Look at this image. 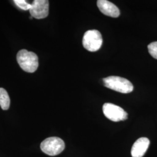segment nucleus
Listing matches in <instances>:
<instances>
[{"instance_id":"nucleus-9","label":"nucleus","mask_w":157,"mask_h":157,"mask_svg":"<svg viewBox=\"0 0 157 157\" xmlns=\"http://www.w3.org/2000/svg\"><path fill=\"white\" fill-rule=\"evenodd\" d=\"M0 106L3 110L8 109L10 106V98L3 88H0Z\"/></svg>"},{"instance_id":"nucleus-1","label":"nucleus","mask_w":157,"mask_h":157,"mask_svg":"<svg viewBox=\"0 0 157 157\" xmlns=\"http://www.w3.org/2000/svg\"><path fill=\"white\" fill-rule=\"evenodd\" d=\"M17 59L20 67L26 72L33 73L39 67L37 56L26 50L19 51L17 54Z\"/></svg>"},{"instance_id":"nucleus-2","label":"nucleus","mask_w":157,"mask_h":157,"mask_svg":"<svg viewBox=\"0 0 157 157\" xmlns=\"http://www.w3.org/2000/svg\"><path fill=\"white\" fill-rule=\"evenodd\" d=\"M104 86L112 90L122 93H129L133 90L132 83L126 78L111 76L103 79Z\"/></svg>"},{"instance_id":"nucleus-7","label":"nucleus","mask_w":157,"mask_h":157,"mask_svg":"<svg viewBox=\"0 0 157 157\" xmlns=\"http://www.w3.org/2000/svg\"><path fill=\"white\" fill-rule=\"evenodd\" d=\"M100 11L104 15L112 17H118L120 11L118 7L112 2L107 0H98L97 2Z\"/></svg>"},{"instance_id":"nucleus-3","label":"nucleus","mask_w":157,"mask_h":157,"mask_svg":"<svg viewBox=\"0 0 157 157\" xmlns=\"http://www.w3.org/2000/svg\"><path fill=\"white\" fill-rule=\"evenodd\" d=\"M65 144L63 140L57 137H51L41 142V151L50 156H55L61 154L65 149Z\"/></svg>"},{"instance_id":"nucleus-11","label":"nucleus","mask_w":157,"mask_h":157,"mask_svg":"<svg viewBox=\"0 0 157 157\" xmlns=\"http://www.w3.org/2000/svg\"><path fill=\"white\" fill-rule=\"evenodd\" d=\"M148 50L150 54L154 58L157 59V41L153 42L148 44Z\"/></svg>"},{"instance_id":"nucleus-8","label":"nucleus","mask_w":157,"mask_h":157,"mask_svg":"<svg viewBox=\"0 0 157 157\" xmlns=\"http://www.w3.org/2000/svg\"><path fill=\"white\" fill-rule=\"evenodd\" d=\"M150 140L147 137H141L135 141L131 150L132 157H143L150 146Z\"/></svg>"},{"instance_id":"nucleus-10","label":"nucleus","mask_w":157,"mask_h":157,"mask_svg":"<svg viewBox=\"0 0 157 157\" xmlns=\"http://www.w3.org/2000/svg\"><path fill=\"white\" fill-rule=\"evenodd\" d=\"M14 2L19 8L25 11L30 10L32 7V4L28 3L25 0H15Z\"/></svg>"},{"instance_id":"nucleus-4","label":"nucleus","mask_w":157,"mask_h":157,"mask_svg":"<svg viewBox=\"0 0 157 157\" xmlns=\"http://www.w3.org/2000/svg\"><path fill=\"white\" fill-rule=\"evenodd\" d=\"M101 33L97 30H89L84 33L83 37V45L84 48L90 52L99 50L102 44Z\"/></svg>"},{"instance_id":"nucleus-5","label":"nucleus","mask_w":157,"mask_h":157,"mask_svg":"<svg viewBox=\"0 0 157 157\" xmlns=\"http://www.w3.org/2000/svg\"><path fill=\"white\" fill-rule=\"evenodd\" d=\"M102 111L104 115L113 122L124 121L128 118V113L123 108L111 103L104 104Z\"/></svg>"},{"instance_id":"nucleus-6","label":"nucleus","mask_w":157,"mask_h":157,"mask_svg":"<svg viewBox=\"0 0 157 157\" xmlns=\"http://www.w3.org/2000/svg\"><path fill=\"white\" fill-rule=\"evenodd\" d=\"M29 11L31 16L36 19L45 18L49 13V1L47 0L34 1Z\"/></svg>"}]
</instances>
